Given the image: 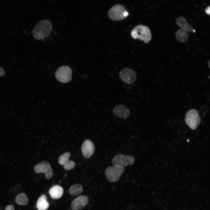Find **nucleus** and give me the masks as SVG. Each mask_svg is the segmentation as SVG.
Returning <instances> with one entry per match:
<instances>
[{"label":"nucleus","mask_w":210,"mask_h":210,"mask_svg":"<svg viewBox=\"0 0 210 210\" xmlns=\"http://www.w3.org/2000/svg\"><path fill=\"white\" fill-rule=\"evenodd\" d=\"M52 28L51 22L47 19L39 21L34 27L32 31L33 36L36 40H39L48 36Z\"/></svg>","instance_id":"f257e3e1"},{"label":"nucleus","mask_w":210,"mask_h":210,"mask_svg":"<svg viewBox=\"0 0 210 210\" xmlns=\"http://www.w3.org/2000/svg\"><path fill=\"white\" fill-rule=\"evenodd\" d=\"M131 35L134 39H139L146 44L148 43L152 38L149 28L143 25H139L135 27L132 31Z\"/></svg>","instance_id":"f03ea898"},{"label":"nucleus","mask_w":210,"mask_h":210,"mask_svg":"<svg viewBox=\"0 0 210 210\" xmlns=\"http://www.w3.org/2000/svg\"><path fill=\"white\" fill-rule=\"evenodd\" d=\"M109 18L113 21L123 20L127 18L129 13L125 7L120 4H116L112 7L108 13Z\"/></svg>","instance_id":"7ed1b4c3"},{"label":"nucleus","mask_w":210,"mask_h":210,"mask_svg":"<svg viewBox=\"0 0 210 210\" xmlns=\"http://www.w3.org/2000/svg\"><path fill=\"white\" fill-rule=\"evenodd\" d=\"M124 170V168L121 167L114 165L106 169L105 174L108 181L114 182L119 180Z\"/></svg>","instance_id":"20e7f679"},{"label":"nucleus","mask_w":210,"mask_h":210,"mask_svg":"<svg viewBox=\"0 0 210 210\" xmlns=\"http://www.w3.org/2000/svg\"><path fill=\"white\" fill-rule=\"evenodd\" d=\"M186 123L192 129H196L200 124L201 119L198 111L194 109H190L187 113L185 118Z\"/></svg>","instance_id":"39448f33"},{"label":"nucleus","mask_w":210,"mask_h":210,"mask_svg":"<svg viewBox=\"0 0 210 210\" xmlns=\"http://www.w3.org/2000/svg\"><path fill=\"white\" fill-rule=\"evenodd\" d=\"M72 71L68 66H64L59 68L56 71L55 76L60 82L66 83L69 81L72 78Z\"/></svg>","instance_id":"423d86ee"},{"label":"nucleus","mask_w":210,"mask_h":210,"mask_svg":"<svg viewBox=\"0 0 210 210\" xmlns=\"http://www.w3.org/2000/svg\"><path fill=\"white\" fill-rule=\"evenodd\" d=\"M135 161V159L134 156L122 154L115 155L112 160L114 165L119 166L123 168L128 165H132Z\"/></svg>","instance_id":"0eeeda50"},{"label":"nucleus","mask_w":210,"mask_h":210,"mask_svg":"<svg viewBox=\"0 0 210 210\" xmlns=\"http://www.w3.org/2000/svg\"><path fill=\"white\" fill-rule=\"evenodd\" d=\"M34 169L37 173H45V177L48 179L51 178L53 176V170L51 165L46 161H43L36 164Z\"/></svg>","instance_id":"6e6552de"},{"label":"nucleus","mask_w":210,"mask_h":210,"mask_svg":"<svg viewBox=\"0 0 210 210\" xmlns=\"http://www.w3.org/2000/svg\"><path fill=\"white\" fill-rule=\"evenodd\" d=\"M119 75L125 83L128 84L133 83L136 79V75L134 71L127 68L122 69L119 73Z\"/></svg>","instance_id":"1a4fd4ad"},{"label":"nucleus","mask_w":210,"mask_h":210,"mask_svg":"<svg viewBox=\"0 0 210 210\" xmlns=\"http://www.w3.org/2000/svg\"><path fill=\"white\" fill-rule=\"evenodd\" d=\"M88 198L86 196H79L74 200L71 205L72 210H78L84 208L88 204Z\"/></svg>","instance_id":"9d476101"},{"label":"nucleus","mask_w":210,"mask_h":210,"mask_svg":"<svg viewBox=\"0 0 210 210\" xmlns=\"http://www.w3.org/2000/svg\"><path fill=\"white\" fill-rule=\"evenodd\" d=\"M94 150L93 143L89 140L84 141L81 146V151L84 157L88 158L93 155Z\"/></svg>","instance_id":"9b49d317"},{"label":"nucleus","mask_w":210,"mask_h":210,"mask_svg":"<svg viewBox=\"0 0 210 210\" xmlns=\"http://www.w3.org/2000/svg\"><path fill=\"white\" fill-rule=\"evenodd\" d=\"M113 112L116 116L123 119L128 118L130 113L128 108L125 106L121 105L115 106L113 109Z\"/></svg>","instance_id":"f8f14e48"},{"label":"nucleus","mask_w":210,"mask_h":210,"mask_svg":"<svg viewBox=\"0 0 210 210\" xmlns=\"http://www.w3.org/2000/svg\"><path fill=\"white\" fill-rule=\"evenodd\" d=\"M49 194L53 199H59L62 196L63 189L61 186L56 185L53 186L49 190Z\"/></svg>","instance_id":"ddd939ff"},{"label":"nucleus","mask_w":210,"mask_h":210,"mask_svg":"<svg viewBox=\"0 0 210 210\" xmlns=\"http://www.w3.org/2000/svg\"><path fill=\"white\" fill-rule=\"evenodd\" d=\"M176 22L181 28L190 32L193 31L194 29L184 17L181 16L178 17L176 20Z\"/></svg>","instance_id":"4468645a"},{"label":"nucleus","mask_w":210,"mask_h":210,"mask_svg":"<svg viewBox=\"0 0 210 210\" xmlns=\"http://www.w3.org/2000/svg\"><path fill=\"white\" fill-rule=\"evenodd\" d=\"M49 206V204L47 200L46 196L42 195L38 199L36 203L38 210H46Z\"/></svg>","instance_id":"2eb2a0df"},{"label":"nucleus","mask_w":210,"mask_h":210,"mask_svg":"<svg viewBox=\"0 0 210 210\" xmlns=\"http://www.w3.org/2000/svg\"><path fill=\"white\" fill-rule=\"evenodd\" d=\"M175 34L177 40L181 42L186 41L188 38V31L182 28L177 30Z\"/></svg>","instance_id":"dca6fc26"},{"label":"nucleus","mask_w":210,"mask_h":210,"mask_svg":"<svg viewBox=\"0 0 210 210\" xmlns=\"http://www.w3.org/2000/svg\"><path fill=\"white\" fill-rule=\"evenodd\" d=\"M83 191L82 185L79 184H76L72 186L70 188L69 192L73 196H76L80 194Z\"/></svg>","instance_id":"f3484780"},{"label":"nucleus","mask_w":210,"mask_h":210,"mask_svg":"<svg viewBox=\"0 0 210 210\" xmlns=\"http://www.w3.org/2000/svg\"><path fill=\"white\" fill-rule=\"evenodd\" d=\"M15 201L16 203L19 204L25 205L28 202V200L26 195L23 193L18 195L15 198Z\"/></svg>","instance_id":"a211bd4d"},{"label":"nucleus","mask_w":210,"mask_h":210,"mask_svg":"<svg viewBox=\"0 0 210 210\" xmlns=\"http://www.w3.org/2000/svg\"><path fill=\"white\" fill-rule=\"evenodd\" d=\"M70 156V153L69 152H65L61 155L59 157L58 161L59 164L63 166L69 162L70 161L69 160Z\"/></svg>","instance_id":"6ab92c4d"},{"label":"nucleus","mask_w":210,"mask_h":210,"mask_svg":"<svg viewBox=\"0 0 210 210\" xmlns=\"http://www.w3.org/2000/svg\"><path fill=\"white\" fill-rule=\"evenodd\" d=\"M75 163L74 161H70L67 164L64 165V168L66 170H69L73 169L75 167Z\"/></svg>","instance_id":"aec40b11"},{"label":"nucleus","mask_w":210,"mask_h":210,"mask_svg":"<svg viewBox=\"0 0 210 210\" xmlns=\"http://www.w3.org/2000/svg\"><path fill=\"white\" fill-rule=\"evenodd\" d=\"M5 210H15V209L13 205H9L6 206Z\"/></svg>","instance_id":"412c9836"},{"label":"nucleus","mask_w":210,"mask_h":210,"mask_svg":"<svg viewBox=\"0 0 210 210\" xmlns=\"http://www.w3.org/2000/svg\"><path fill=\"white\" fill-rule=\"evenodd\" d=\"M5 74V72L3 69L0 66V77L4 76Z\"/></svg>","instance_id":"4be33fe9"},{"label":"nucleus","mask_w":210,"mask_h":210,"mask_svg":"<svg viewBox=\"0 0 210 210\" xmlns=\"http://www.w3.org/2000/svg\"><path fill=\"white\" fill-rule=\"evenodd\" d=\"M210 6L207 7L205 10V13L209 15L210 14Z\"/></svg>","instance_id":"5701e85b"},{"label":"nucleus","mask_w":210,"mask_h":210,"mask_svg":"<svg viewBox=\"0 0 210 210\" xmlns=\"http://www.w3.org/2000/svg\"><path fill=\"white\" fill-rule=\"evenodd\" d=\"M187 140V141L188 142H189V140Z\"/></svg>","instance_id":"b1692460"}]
</instances>
